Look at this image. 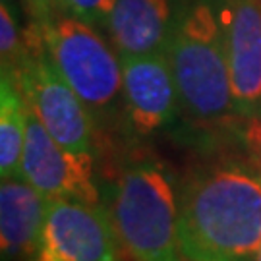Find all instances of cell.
<instances>
[{
  "label": "cell",
  "mask_w": 261,
  "mask_h": 261,
  "mask_svg": "<svg viewBox=\"0 0 261 261\" xmlns=\"http://www.w3.org/2000/svg\"><path fill=\"white\" fill-rule=\"evenodd\" d=\"M47 197L23 178H4L0 186V250L4 261L37 257L48 209Z\"/></svg>",
  "instance_id": "cell-10"
},
{
  "label": "cell",
  "mask_w": 261,
  "mask_h": 261,
  "mask_svg": "<svg viewBox=\"0 0 261 261\" xmlns=\"http://www.w3.org/2000/svg\"><path fill=\"white\" fill-rule=\"evenodd\" d=\"M25 56L12 72L45 130L66 151L93 155V116L48 58L37 21L23 31Z\"/></svg>",
  "instance_id": "cell-5"
},
{
  "label": "cell",
  "mask_w": 261,
  "mask_h": 261,
  "mask_svg": "<svg viewBox=\"0 0 261 261\" xmlns=\"http://www.w3.org/2000/svg\"><path fill=\"white\" fill-rule=\"evenodd\" d=\"M174 19L170 0H118L105 28L120 56L157 55L167 53Z\"/></svg>",
  "instance_id": "cell-11"
},
{
  "label": "cell",
  "mask_w": 261,
  "mask_h": 261,
  "mask_svg": "<svg viewBox=\"0 0 261 261\" xmlns=\"http://www.w3.org/2000/svg\"><path fill=\"white\" fill-rule=\"evenodd\" d=\"M0 56H2V70L14 72L23 56H25V39L19 31L18 19L10 4L0 6Z\"/></svg>",
  "instance_id": "cell-13"
},
{
  "label": "cell",
  "mask_w": 261,
  "mask_h": 261,
  "mask_svg": "<svg viewBox=\"0 0 261 261\" xmlns=\"http://www.w3.org/2000/svg\"><path fill=\"white\" fill-rule=\"evenodd\" d=\"M230 66L234 112L261 118V0H217Z\"/></svg>",
  "instance_id": "cell-8"
},
{
  "label": "cell",
  "mask_w": 261,
  "mask_h": 261,
  "mask_svg": "<svg viewBox=\"0 0 261 261\" xmlns=\"http://www.w3.org/2000/svg\"><path fill=\"white\" fill-rule=\"evenodd\" d=\"M120 60L124 77L122 101L132 130L140 136L167 130L180 107L167 53L120 56Z\"/></svg>",
  "instance_id": "cell-9"
},
{
  "label": "cell",
  "mask_w": 261,
  "mask_h": 261,
  "mask_svg": "<svg viewBox=\"0 0 261 261\" xmlns=\"http://www.w3.org/2000/svg\"><path fill=\"white\" fill-rule=\"evenodd\" d=\"M178 234L188 261H252L261 244V176L240 165L192 174L178 199Z\"/></svg>",
  "instance_id": "cell-1"
},
{
  "label": "cell",
  "mask_w": 261,
  "mask_h": 261,
  "mask_svg": "<svg viewBox=\"0 0 261 261\" xmlns=\"http://www.w3.org/2000/svg\"><path fill=\"white\" fill-rule=\"evenodd\" d=\"M2 2H4V4H10V2H12V0H2Z\"/></svg>",
  "instance_id": "cell-18"
},
{
  "label": "cell",
  "mask_w": 261,
  "mask_h": 261,
  "mask_svg": "<svg viewBox=\"0 0 261 261\" xmlns=\"http://www.w3.org/2000/svg\"><path fill=\"white\" fill-rule=\"evenodd\" d=\"M116 230L99 205L50 199L35 261H118Z\"/></svg>",
  "instance_id": "cell-6"
},
{
  "label": "cell",
  "mask_w": 261,
  "mask_h": 261,
  "mask_svg": "<svg viewBox=\"0 0 261 261\" xmlns=\"http://www.w3.org/2000/svg\"><path fill=\"white\" fill-rule=\"evenodd\" d=\"M21 174L47 199H72L99 205V192L93 182V155L66 151L45 130L29 105Z\"/></svg>",
  "instance_id": "cell-7"
},
{
  "label": "cell",
  "mask_w": 261,
  "mask_h": 261,
  "mask_svg": "<svg viewBox=\"0 0 261 261\" xmlns=\"http://www.w3.org/2000/svg\"><path fill=\"white\" fill-rule=\"evenodd\" d=\"M242 138L250 149L255 151L257 155H261V118L246 120L242 130Z\"/></svg>",
  "instance_id": "cell-16"
},
{
  "label": "cell",
  "mask_w": 261,
  "mask_h": 261,
  "mask_svg": "<svg viewBox=\"0 0 261 261\" xmlns=\"http://www.w3.org/2000/svg\"><path fill=\"white\" fill-rule=\"evenodd\" d=\"M28 134V101L12 72L2 70L0 77V174L23 178L21 157Z\"/></svg>",
  "instance_id": "cell-12"
},
{
  "label": "cell",
  "mask_w": 261,
  "mask_h": 261,
  "mask_svg": "<svg viewBox=\"0 0 261 261\" xmlns=\"http://www.w3.org/2000/svg\"><path fill=\"white\" fill-rule=\"evenodd\" d=\"M109 217L134 261L184 259L176 194L157 165L140 163L122 170L111 188Z\"/></svg>",
  "instance_id": "cell-3"
},
{
  "label": "cell",
  "mask_w": 261,
  "mask_h": 261,
  "mask_svg": "<svg viewBox=\"0 0 261 261\" xmlns=\"http://www.w3.org/2000/svg\"><path fill=\"white\" fill-rule=\"evenodd\" d=\"M37 23L48 58L93 120L109 116L124 97L120 55L95 25L68 14H56Z\"/></svg>",
  "instance_id": "cell-4"
},
{
  "label": "cell",
  "mask_w": 261,
  "mask_h": 261,
  "mask_svg": "<svg viewBox=\"0 0 261 261\" xmlns=\"http://www.w3.org/2000/svg\"><path fill=\"white\" fill-rule=\"evenodd\" d=\"M167 56L180 107L192 120L219 124L236 116L217 0H190L180 10Z\"/></svg>",
  "instance_id": "cell-2"
},
{
  "label": "cell",
  "mask_w": 261,
  "mask_h": 261,
  "mask_svg": "<svg viewBox=\"0 0 261 261\" xmlns=\"http://www.w3.org/2000/svg\"><path fill=\"white\" fill-rule=\"evenodd\" d=\"M23 4L33 21H45L60 14V0H23Z\"/></svg>",
  "instance_id": "cell-15"
},
{
  "label": "cell",
  "mask_w": 261,
  "mask_h": 261,
  "mask_svg": "<svg viewBox=\"0 0 261 261\" xmlns=\"http://www.w3.org/2000/svg\"><path fill=\"white\" fill-rule=\"evenodd\" d=\"M118 0H60V14H68L89 25H107Z\"/></svg>",
  "instance_id": "cell-14"
},
{
  "label": "cell",
  "mask_w": 261,
  "mask_h": 261,
  "mask_svg": "<svg viewBox=\"0 0 261 261\" xmlns=\"http://www.w3.org/2000/svg\"><path fill=\"white\" fill-rule=\"evenodd\" d=\"M255 261H261V244H259V250H257V255H255Z\"/></svg>",
  "instance_id": "cell-17"
}]
</instances>
